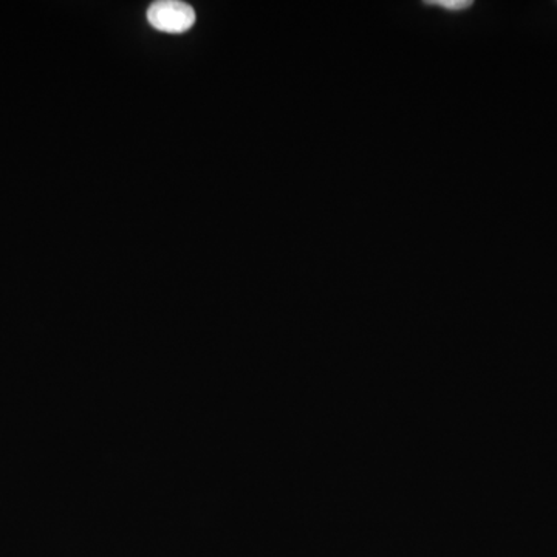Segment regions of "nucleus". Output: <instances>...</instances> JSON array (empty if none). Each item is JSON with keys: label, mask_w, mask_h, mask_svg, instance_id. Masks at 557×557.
<instances>
[{"label": "nucleus", "mask_w": 557, "mask_h": 557, "mask_svg": "<svg viewBox=\"0 0 557 557\" xmlns=\"http://www.w3.org/2000/svg\"><path fill=\"white\" fill-rule=\"evenodd\" d=\"M147 19L156 30L164 33H183L195 22L193 6L177 0H162L152 4Z\"/></svg>", "instance_id": "1"}, {"label": "nucleus", "mask_w": 557, "mask_h": 557, "mask_svg": "<svg viewBox=\"0 0 557 557\" xmlns=\"http://www.w3.org/2000/svg\"><path fill=\"white\" fill-rule=\"evenodd\" d=\"M424 5L440 6L443 10L453 11H464L472 6L471 0H433V2H424Z\"/></svg>", "instance_id": "2"}]
</instances>
